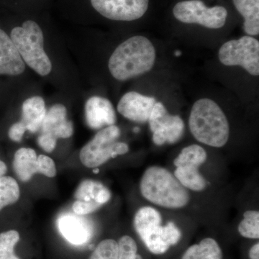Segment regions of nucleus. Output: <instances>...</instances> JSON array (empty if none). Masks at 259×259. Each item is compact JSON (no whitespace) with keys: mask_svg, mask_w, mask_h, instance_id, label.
I'll use <instances>...</instances> for the list:
<instances>
[{"mask_svg":"<svg viewBox=\"0 0 259 259\" xmlns=\"http://www.w3.org/2000/svg\"><path fill=\"white\" fill-rule=\"evenodd\" d=\"M156 50L146 37L137 35L127 39L117 48L109 60L110 74L119 81L132 79L152 69Z\"/></svg>","mask_w":259,"mask_h":259,"instance_id":"f257e3e1","label":"nucleus"},{"mask_svg":"<svg viewBox=\"0 0 259 259\" xmlns=\"http://www.w3.org/2000/svg\"><path fill=\"white\" fill-rule=\"evenodd\" d=\"M140 191L145 199L165 208H182L190 202L187 189L161 166H151L145 171L140 182Z\"/></svg>","mask_w":259,"mask_h":259,"instance_id":"f03ea898","label":"nucleus"},{"mask_svg":"<svg viewBox=\"0 0 259 259\" xmlns=\"http://www.w3.org/2000/svg\"><path fill=\"white\" fill-rule=\"evenodd\" d=\"M189 125L195 139L207 146L221 148L229 139L228 119L222 109L210 99H200L194 104Z\"/></svg>","mask_w":259,"mask_h":259,"instance_id":"7ed1b4c3","label":"nucleus"},{"mask_svg":"<svg viewBox=\"0 0 259 259\" xmlns=\"http://www.w3.org/2000/svg\"><path fill=\"white\" fill-rule=\"evenodd\" d=\"M162 218L157 209L151 207L140 208L135 214L134 225L136 233L148 249L159 255L166 253L182 238V233L172 222L162 226Z\"/></svg>","mask_w":259,"mask_h":259,"instance_id":"20e7f679","label":"nucleus"},{"mask_svg":"<svg viewBox=\"0 0 259 259\" xmlns=\"http://www.w3.org/2000/svg\"><path fill=\"white\" fill-rule=\"evenodd\" d=\"M10 38L25 64L40 76L50 74L52 64L44 50V33L38 24L27 20L21 27L12 30Z\"/></svg>","mask_w":259,"mask_h":259,"instance_id":"39448f33","label":"nucleus"},{"mask_svg":"<svg viewBox=\"0 0 259 259\" xmlns=\"http://www.w3.org/2000/svg\"><path fill=\"white\" fill-rule=\"evenodd\" d=\"M207 158L205 150L199 145L184 148L174 161L177 167L174 175L186 189L194 192L204 190L207 183L199 173V168Z\"/></svg>","mask_w":259,"mask_h":259,"instance_id":"423d86ee","label":"nucleus"},{"mask_svg":"<svg viewBox=\"0 0 259 259\" xmlns=\"http://www.w3.org/2000/svg\"><path fill=\"white\" fill-rule=\"evenodd\" d=\"M219 59L225 66H240L250 75L258 76V40L250 36L229 40L220 49Z\"/></svg>","mask_w":259,"mask_h":259,"instance_id":"0eeeda50","label":"nucleus"},{"mask_svg":"<svg viewBox=\"0 0 259 259\" xmlns=\"http://www.w3.org/2000/svg\"><path fill=\"white\" fill-rule=\"evenodd\" d=\"M120 134V128L115 125L104 127L97 133L80 151V161L83 166L97 168L110 158L117 157L115 145Z\"/></svg>","mask_w":259,"mask_h":259,"instance_id":"6e6552de","label":"nucleus"},{"mask_svg":"<svg viewBox=\"0 0 259 259\" xmlns=\"http://www.w3.org/2000/svg\"><path fill=\"white\" fill-rule=\"evenodd\" d=\"M174 15L184 23L199 24L205 28H221L226 23L228 12L221 6L207 8L200 0L181 2L175 5Z\"/></svg>","mask_w":259,"mask_h":259,"instance_id":"1a4fd4ad","label":"nucleus"},{"mask_svg":"<svg viewBox=\"0 0 259 259\" xmlns=\"http://www.w3.org/2000/svg\"><path fill=\"white\" fill-rule=\"evenodd\" d=\"M150 129L153 133V141L157 146L178 142L185 131V122L178 115H171L166 107L158 102L148 119Z\"/></svg>","mask_w":259,"mask_h":259,"instance_id":"9d476101","label":"nucleus"},{"mask_svg":"<svg viewBox=\"0 0 259 259\" xmlns=\"http://www.w3.org/2000/svg\"><path fill=\"white\" fill-rule=\"evenodd\" d=\"M72 211L78 215L84 216L101 208L112 197L110 190L98 181L83 180L78 186L74 194Z\"/></svg>","mask_w":259,"mask_h":259,"instance_id":"9b49d317","label":"nucleus"},{"mask_svg":"<svg viewBox=\"0 0 259 259\" xmlns=\"http://www.w3.org/2000/svg\"><path fill=\"white\" fill-rule=\"evenodd\" d=\"M94 8L102 16L116 21H133L144 16L148 0H91Z\"/></svg>","mask_w":259,"mask_h":259,"instance_id":"f8f14e48","label":"nucleus"},{"mask_svg":"<svg viewBox=\"0 0 259 259\" xmlns=\"http://www.w3.org/2000/svg\"><path fill=\"white\" fill-rule=\"evenodd\" d=\"M57 226L62 236L72 245L87 244L93 236V226L88 218L74 212L61 214Z\"/></svg>","mask_w":259,"mask_h":259,"instance_id":"ddd939ff","label":"nucleus"},{"mask_svg":"<svg viewBox=\"0 0 259 259\" xmlns=\"http://www.w3.org/2000/svg\"><path fill=\"white\" fill-rule=\"evenodd\" d=\"M156 102L154 97L130 92L120 99L117 105V111L127 120L145 123L148 122Z\"/></svg>","mask_w":259,"mask_h":259,"instance_id":"4468645a","label":"nucleus"},{"mask_svg":"<svg viewBox=\"0 0 259 259\" xmlns=\"http://www.w3.org/2000/svg\"><path fill=\"white\" fill-rule=\"evenodd\" d=\"M85 119L89 127L100 130L114 125L117 116L110 100L104 97H90L85 104Z\"/></svg>","mask_w":259,"mask_h":259,"instance_id":"2eb2a0df","label":"nucleus"},{"mask_svg":"<svg viewBox=\"0 0 259 259\" xmlns=\"http://www.w3.org/2000/svg\"><path fill=\"white\" fill-rule=\"evenodd\" d=\"M41 134L57 140L69 139L74 134V125L67 119V110L61 104H56L49 108L42 121Z\"/></svg>","mask_w":259,"mask_h":259,"instance_id":"dca6fc26","label":"nucleus"},{"mask_svg":"<svg viewBox=\"0 0 259 259\" xmlns=\"http://www.w3.org/2000/svg\"><path fill=\"white\" fill-rule=\"evenodd\" d=\"M25 70V64L9 35L0 29V75L19 76Z\"/></svg>","mask_w":259,"mask_h":259,"instance_id":"f3484780","label":"nucleus"},{"mask_svg":"<svg viewBox=\"0 0 259 259\" xmlns=\"http://www.w3.org/2000/svg\"><path fill=\"white\" fill-rule=\"evenodd\" d=\"M13 170L19 180L27 182L38 174L37 156L35 150L20 148L15 152L13 161Z\"/></svg>","mask_w":259,"mask_h":259,"instance_id":"a211bd4d","label":"nucleus"},{"mask_svg":"<svg viewBox=\"0 0 259 259\" xmlns=\"http://www.w3.org/2000/svg\"><path fill=\"white\" fill-rule=\"evenodd\" d=\"M47 112L45 102L42 97H30L23 102L21 122L27 131L34 134L40 130Z\"/></svg>","mask_w":259,"mask_h":259,"instance_id":"6ab92c4d","label":"nucleus"},{"mask_svg":"<svg viewBox=\"0 0 259 259\" xmlns=\"http://www.w3.org/2000/svg\"><path fill=\"white\" fill-rule=\"evenodd\" d=\"M238 13L244 18L245 32L249 35L259 33V0H233Z\"/></svg>","mask_w":259,"mask_h":259,"instance_id":"aec40b11","label":"nucleus"},{"mask_svg":"<svg viewBox=\"0 0 259 259\" xmlns=\"http://www.w3.org/2000/svg\"><path fill=\"white\" fill-rule=\"evenodd\" d=\"M182 259H223V252L215 240L206 238L187 248Z\"/></svg>","mask_w":259,"mask_h":259,"instance_id":"412c9836","label":"nucleus"},{"mask_svg":"<svg viewBox=\"0 0 259 259\" xmlns=\"http://www.w3.org/2000/svg\"><path fill=\"white\" fill-rule=\"evenodd\" d=\"M20 197V186L15 179L6 175L0 178V212L16 203Z\"/></svg>","mask_w":259,"mask_h":259,"instance_id":"4be33fe9","label":"nucleus"},{"mask_svg":"<svg viewBox=\"0 0 259 259\" xmlns=\"http://www.w3.org/2000/svg\"><path fill=\"white\" fill-rule=\"evenodd\" d=\"M238 232L242 236L250 239L259 238V212L248 210L243 213V219L238 225Z\"/></svg>","mask_w":259,"mask_h":259,"instance_id":"5701e85b","label":"nucleus"},{"mask_svg":"<svg viewBox=\"0 0 259 259\" xmlns=\"http://www.w3.org/2000/svg\"><path fill=\"white\" fill-rule=\"evenodd\" d=\"M20 240V233L15 230L0 233V259H20L15 253Z\"/></svg>","mask_w":259,"mask_h":259,"instance_id":"b1692460","label":"nucleus"},{"mask_svg":"<svg viewBox=\"0 0 259 259\" xmlns=\"http://www.w3.org/2000/svg\"><path fill=\"white\" fill-rule=\"evenodd\" d=\"M118 243L113 239H105L100 242L89 259H117Z\"/></svg>","mask_w":259,"mask_h":259,"instance_id":"393cba45","label":"nucleus"},{"mask_svg":"<svg viewBox=\"0 0 259 259\" xmlns=\"http://www.w3.org/2000/svg\"><path fill=\"white\" fill-rule=\"evenodd\" d=\"M118 243V258L117 259H142L138 254V246L134 238L129 236L121 237Z\"/></svg>","mask_w":259,"mask_h":259,"instance_id":"a878e982","label":"nucleus"},{"mask_svg":"<svg viewBox=\"0 0 259 259\" xmlns=\"http://www.w3.org/2000/svg\"><path fill=\"white\" fill-rule=\"evenodd\" d=\"M37 163H38V174L49 177L54 178L56 176L57 171L55 162L49 156L41 154L37 156Z\"/></svg>","mask_w":259,"mask_h":259,"instance_id":"bb28decb","label":"nucleus"},{"mask_svg":"<svg viewBox=\"0 0 259 259\" xmlns=\"http://www.w3.org/2000/svg\"><path fill=\"white\" fill-rule=\"evenodd\" d=\"M26 131L25 125L20 121L11 125L8 131V136L11 141L19 143L23 139V135Z\"/></svg>","mask_w":259,"mask_h":259,"instance_id":"cd10ccee","label":"nucleus"},{"mask_svg":"<svg viewBox=\"0 0 259 259\" xmlns=\"http://www.w3.org/2000/svg\"><path fill=\"white\" fill-rule=\"evenodd\" d=\"M37 144L46 152L51 153L55 149L57 140L47 135L40 134L37 138Z\"/></svg>","mask_w":259,"mask_h":259,"instance_id":"c85d7f7f","label":"nucleus"},{"mask_svg":"<svg viewBox=\"0 0 259 259\" xmlns=\"http://www.w3.org/2000/svg\"><path fill=\"white\" fill-rule=\"evenodd\" d=\"M250 259H259V243L253 245L249 250Z\"/></svg>","mask_w":259,"mask_h":259,"instance_id":"c756f323","label":"nucleus"},{"mask_svg":"<svg viewBox=\"0 0 259 259\" xmlns=\"http://www.w3.org/2000/svg\"><path fill=\"white\" fill-rule=\"evenodd\" d=\"M8 172V166L4 161L0 159V178L5 176Z\"/></svg>","mask_w":259,"mask_h":259,"instance_id":"7c9ffc66","label":"nucleus"},{"mask_svg":"<svg viewBox=\"0 0 259 259\" xmlns=\"http://www.w3.org/2000/svg\"><path fill=\"white\" fill-rule=\"evenodd\" d=\"M175 55L179 56L181 55V52L179 51H177L176 52H175Z\"/></svg>","mask_w":259,"mask_h":259,"instance_id":"2f4dec72","label":"nucleus"},{"mask_svg":"<svg viewBox=\"0 0 259 259\" xmlns=\"http://www.w3.org/2000/svg\"><path fill=\"white\" fill-rule=\"evenodd\" d=\"M139 131V127H136V128L134 129V132L138 133Z\"/></svg>","mask_w":259,"mask_h":259,"instance_id":"473e14b6","label":"nucleus"}]
</instances>
